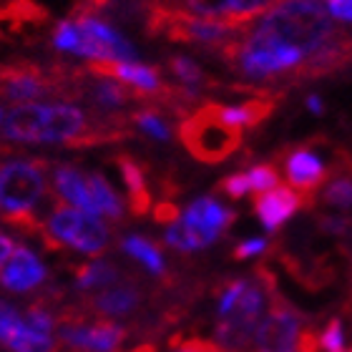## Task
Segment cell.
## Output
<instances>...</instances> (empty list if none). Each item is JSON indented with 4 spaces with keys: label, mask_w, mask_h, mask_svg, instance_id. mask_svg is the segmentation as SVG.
I'll use <instances>...</instances> for the list:
<instances>
[{
    "label": "cell",
    "mask_w": 352,
    "mask_h": 352,
    "mask_svg": "<svg viewBox=\"0 0 352 352\" xmlns=\"http://www.w3.org/2000/svg\"><path fill=\"white\" fill-rule=\"evenodd\" d=\"M118 169H121V176L126 182V189H129V197H131V209L133 214H144L148 209H154V199H151V191L146 186V176L141 171V166L129 156H118Z\"/></svg>",
    "instance_id": "obj_18"
},
{
    "label": "cell",
    "mask_w": 352,
    "mask_h": 352,
    "mask_svg": "<svg viewBox=\"0 0 352 352\" xmlns=\"http://www.w3.org/2000/svg\"><path fill=\"white\" fill-rule=\"evenodd\" d=\"M139 305V289L133 285H111L96 297V307L103 315H129Z\"/></svg>",
    "instance_id": "obj_19"
},
{
    "label": "cell",
    "mask_w": 352,
    "mask_h": 352,
    "mask_svg": "<svg viewBox=\"0 0 352 352\" xmlns=\"http://www.w3.org/2000/svg\"><path fill=\"white\" fill-rule=\"evenodd\" d=\"M219 191H224V194H227L229 199H242V197H247V194L252 191L250 176H247V171H244V174H232V176H227V179H221Z\"/></svg>",
    "instance_id": "obj_29"
},
{
    "label": "cell",
    "mask_w": 352,
    "mask_h": 352,
    "mask_svg": "<svg viewBox=\"0 0 352 352\" xmlns=\"http://www.w3.org/2000/svg\"><path fill=\"white\" fill-rule=\"evenodd\" d=\"M247 176H250V186H252V191H257V197L264 194V191H272L279 186V174L274 166H270V164H257V166H252V169L247 171Z\"/></svg>",
    "instance_id": "obj_26"
},
{
    "label": "cell",
    "mask_w": 352,
    "mask_h": 352,
    "mask_svg": "<svg viewBox=\"0 0 352 352\" xmlns=\"http://www.w3.org/2000/svg\"><path fill=\"white\" fill-rule=\"evenodd\" d=\"M151 25L154 30L169 36L171 41H184V43L209 45V48H227L242 30L224 25L217 21H204V18H194L189 13H179L171 8H156L151 15Z\"/></svg>",
    "instance_id": "obj_7"
},
{
    "label": "cell",
    "mask_w": 352,
    "mask_h": 352,
    "mask_svg": "<svg viewBox=\"0 0 352 352\" xmlns=\"http://www.w3.org/2000/svg\"><path fill=\"white\" fill-rule=\"evenodd\" d=\"M320 199H322L327 206H335V209H350L352 206V176L338 174L332 182L324 184Z\"/></svg>",
    "instance_id": "obj_23"
},
{
    "label": "cell",
    "mask_w": 352,
    "mask_h": 352,
    "mask_svg": "<svg viewBox=\"0 0 352 352\" xmlns=\"http://www.w3.org/2000/svg\"><path fill=\"white\" fill-rule=\"evenodd\" d=\"M179 221L191 234V239H194L199 250H204V247H209V244L219 239L221 232L234 221V214L229 212L227 206H221L217 199L201 197L182 214Z\"/></svg>",
    "instance_id": "obj_11"
},
{
    "label": "cell",
    "mask_w": 352,
    "mask_h": 352,
    "mask_svg": "<svg viewBox=\"0 0 352 352\" xmlns=\"http://www.w3.org/2000/svg\"><path fill=\"white\" fill-rule=\"evenodd\" d=\"M305 204H307V201H305L302 194H297L292 186H282V184H279L277 189L264 191V194H259V197L254 199V212H257L264 229L277 232V229L282 227L287 219H292Z\"/></svg>",
    "instance_id": "obj_14"
},
{
    "label": "cell",
    "mask_w": 352,
    "mask_h": 352,
    "mask_svg": "<svg viewBox=\"0 0 352 352\" xmlns=\"http://www.w3.org/2000/svg\"><path fill=\"white\" fill-rule=\"evenodd\" d=\"M94 101L98 103V106H103V109H118V106H124V103L129 101V94L121 88V83L103 78V81H98L94 88Z\"/></svg>",
    "instance_id": "obj_24"
},
{
    "label": "cell",
    "mask_w": 352,
    "mask_h": 352,
    "mask_svg": "<svg viewBox=\"0 0 352 352\" xmlns=\"http://www.w3.org/2000/svg\"><path fill=\"white\" fill-rule=\"evenodd\" d=\"M302 3H312V6H320L322 0H302ZM327 3H330V0H327Z\"/></svg>",
    "instance_id": "obj_36"
},
{
    "label": "cell",
    "mask_w": 352,
    "mask_h": 352,
    "mask_svg": "<svg viewBox=\"0 0 352 352\" xmlns=\"http://www.w3.org/2000/svg\"><path fill=\"white\" fill-rule=\"evenodd\" d=\"M53 186L74 209H81L94 217L118 219L124 214V204L113 186L101 174H86L74 166H58L53 171Z\"/></svg>",
    "instance_id": "obj_4"
},
{
    "label": "cell",
    "mask_w": 352,
    "mask_h": 352,
    "mask_svg": "<svg viewBox=\"0 0 352 352\" xmlns=\"http://www.w3.org/2000/svg\"><path fill=\"white\" fill-rule=\"evenodd\" d=\"M136 124H139L141 131L151 133L154 139H159V141H169L171 131H169V126L164 124V118H162V116H156V113H148V111H144V113H136Z\"/></svg>",
    "instance_id": "obj_28"
},
{
    "label": "cell",
    "mask_w": 352,
    "mask_h": 352,
    "mask_svg": "<svg viewBox=\"0 0 352 352\" xmlns=\"http://www.w3.org/2000/svg\"><path fill=\"white\" fill-rule=\"evenodd\" d=\"M340 352H352V345H350V347H345V350H340Z\"/></svg>",
    "instance_id": "obj_37"
},
{
    "label": "cell",
    "mask_w": 352,
    "mask_h": 352,
    "mask_svg": "<svg viewBox=\"0 0 352 352\" xmlns=\"http://www.w3.org/2000/svg\"><path fill=\"white\" fill-rule=\"evenodd\" d=\"M116 270L111 267L109 262H94V264H86L78 270L76 274V282L81 289H101V287H111L116 285Z\"/></svg>",
    "instance_id": "obj_22"
},
{
    "label": "cell",
    "mask_w": 352,
    "mask_h": 352,
    "mask_svg": "<svg viewBox=\"0 0 352 352\" xmlns=\"http://www.w3.org/2000/svg\"><path fill=\"white\" fill-rule=\"evenodd\" d=\"M15 250H18V247L13 244V239H10V236H6V234H0V267H3V264H8V259L13 257Z\"/></svg>",
    "instance_id": "obj_34"
},
{
    "label": "cell",
    "mask_w": 352,
    "mask_h": 352,
    "mask_svg": "<svg viewBox=\"0 0 352 352\" xmlns=\"http://www.w3.org/2000/svg\"><path fill=\"white\" fill-rule=\"evenodd\" d=\"M307 109L312 113H322V101H320V96H307Z\"/></svg>",
    "instance_id": "obj_35"
},
{
    "label": "cell",
    "mask_w": 352,
    "mask_h": 352,
    "mask_svg": "<svg viewBox=\"0 0 352 352\" xmlns=\"http://www.w3.org/2000/svg\"><path fill=\"white\" fill-rule=\"evenodd\" d=\"M171 71H174V76L184 83V86H189L191 94H197V88L204 83V74H201V68L189 58H182V56L171 58Z\"/></svg>",
    "instance_id": "obj_25"
},
{
    "label": "cell",
    "mask_w": 352,
    "mask_h": 352,
    "mask_svg": "<svg viewBox=\"0 0 352 352\" xmlns=\"http://www.w3.org/2000/svg\"><path fill=\"white\" fill-rule=\"evenodd\" d=\"M88 131V118L71 103H18L3 118V133L23 144H76Z\"/></svg>",
    "instance_id": "obj_2"
},
{
    "label": "cell",
    "mask_w": 352,
    "mask_h": 352,
    "mask_svg": "<svg viewBox=\"0 0 352 352\" xmlns=\"http://www.w3.org/2000/svg\"><path fill=\"white\" fill-rule=\"evenodd\" d=\"M91 68H94V74L98 76V78H116L118 83L133 86L144 96L169 94V91L162 86L159 71H154V68H148V66H141V63H94Z\"/></svg>",
    "instance_id": "obj_16"
},
{
    "label": "cell",
    "mask_w": 352,
    "mask_h": 352,
    "mask_svg": "<svg viewBox=\"0 0 352 352\" xmlns=\"http://www.w3.org/2000/svg\"><path fill=\"white\" fill-rule=\"evenodd\" d=\"M285 174L287 182L297 194L305 197L307 206H312V199H315V191L322 189V184L327 182V166L320 159V154H315L312 148L302 146L292 148L289 154L285 156Z\"/></svg>",
    "instance_id": "obj_12"
},
{
    "label": "cell",
    "mask_w": 352,
    "mask_h": 352,
    "mask_svg": "<svg viewBox=\"0 0 352 352\" xmlns=\"http://www.w3.org/2000/svg\"><path fill=\"white\" fill-rule=\"evenodd\" d=\"M154 219L162 221V224H174L176 219H179V209H176L174 201H162V204L154 206Z\"/></svg>",
    "instance_id": "obj_31"
},
{
    "label": "cell",
    "mask_w": 352,
    "mask_h": 352,
    "mask_svg": "<svg viewBox=\"0 0 352 352\" xmlns=\"http://www.w3.org/2000/svg\"><path fill=\"white\" fill-rule=\"evenodd\" d=\"M302 332H305V317L274 289L270 312L259 327L254 345L259 347V352H297Z\"/></svg>",
    "instance_id": "obj_9"
},
{
    "label": "cell",
    "mask_w": 352,
    "mask_h": 352,
    "mask_svg": "<svg viewBox=\"0 0 352 352\" xmlns=\"http://www.w3.org/2000/svg\"><path fill=\"white\" fill-rule=\"evenodd\" d=\"M327 13L332 15V21H352V0H330Z\"/></svg>",
    "instance_id": "obj_32"
},
{
    "label": "cell",
    "mask_w": 352,
    "mask_h": 352,
    "mask_svg": "<svg viewBox=\"0 0 352 352\" xmlns=\"http://www.w3.org/2000/svg\"><path fill=\"white\" fill-rule=\"evenodd\" d=\"M43 279H45L43 262H41L30 250L18 247V250L13 252V257L8 259L0 282H3L8 289H13V292H28V289H36L38 285H43Z\"/></svg>",
    "instance_id": "obj_17"
},
{
    "label": "cell",
    "mask_w": 352,
    "mask_h": 352,
    "mask_svg": "<svg viewBox=\"0 0 352 352\" xmlns=\"http://www.w3.org/2000/svg\"><path fill=\"white\" fill-rule=\"evenodd\" d=\"M25 317L18 315V309L13 305L0 300V342L8 345L10 350H15V345L23 340L25 335Z\"/></svg>",
    "instance_id": "obj_20"
},
{
    "label": "cell",
    "mask_w": 352,
    "mask_h": 352,
    "mask_svg": "<svg viewBox=\"0 0 352 352\" xmlns=\"http://www.w3.org/2000/svg\"><path fill=\"white\" fill-rule=\"evenodd\" d=\"M53 43L60 51L76 53L91 63H136V48L96 15L63 21L56 28Z\"/></svg>",
    "instance_id": "obj_3"
},
{
    "label": "cell",
    "mask_w": 352,
    "mask_h": 352,
    "mask_svg": "<svg viewBox=\"0 0 352 352\" xmlns=\"http://www.w3.org/2000/svg\"><path fill=\"white\" fill-rule=\"evenodd\" d=\"M174 352H221V350H217V345L206 342V340H182Z\"/></svg>",
    "instance_id": "obj_33"
},
{
    "label": "cell",
    "mask_w": 352,
    "mask_h": 352,
    "mask_svg": "<svg viewBox=\"0 0 352 352\" xmlns=\"http://www.w3.org/2000/svg\"><path fill=\"white\" fill-rule=\"evenodd\" d=\"M45 191L43 166L36 162H8L0 169V206L8 217L28 214Z\"/></svg>",
    "instance_id": "obj_8"
},
{
    "label": "cell",
    "mask_w": 352,
    "mask_h": 352,
    "mask_svg": "<svg viewBox=\"0 0 352 352\" xmlns=\"http://www.w3.org/2000/svg\"><path fill=\"white\" fill-rule=\"evenodd\" d=\"M264 250H267V239H259V236H254V239H247V242L236 244L234 257L236 259H250V257H257V254H262Z\"/></svg>",
    "instance_id": "obj_30"
},
{
    "label": "cell",
    "mask_w": 352,
    "mask_h": 352,
    "mask_svg": "<svg viewBox=\"0 0 352 352\" xmlns=\"http://www.w3.org/2000/svg\"><path fill=\"white\" fill-rule=\"evenodd\" d=\"M179 136H182L184 146L206 164L224 162L242 144V131H236L224 121H219L214 103L199 109L194 116L186 118L179 126Z\"/></svg>",
    "instance_id": "obj_5"
},
{
    "label": "cell",
    "mask_w": 352,
    "mask_h": 352,
    "mask_svg": "<svg viewBox=\"0 0 352 352\" xmlns=\"http://www.w3.org/2000/svg\"><path fill=\"white\" fill-rule=\"evenodd\" d=\"M56 86H58V81L41 74L38 68H8V71H0V91H3V96L13 98V101L28 103L33 98L51 94Z\"/></svg>",
    "instance_id": "obj_15"
},
{
    "label": "cell",
    "mask_w": 352,
    "mask_h": 352,
    "mask_svg": "<svg viewBox=\"0 0 352 352\" xmlns=\"http://www.w3.org/2000/svg\"><path fill=\"white\" fill-rule=\"evenodd\" d=\"M60 340L71 350L78 352H116L126 340V330L116 322H94V324H63Z\"/></svg>",
    "instance_id": "obj_13"
},
{
    "label": "cell",
    "mask_w": 352,
    "mask_h": 352,
    "mask_svg": "<svg viewBox=\"0 0 352 352\" xmlns=\"http://www.w3.org/2000/svg\"><path fill=\"white\" fill-rule=\"evenodd\" d=\"M0 118H3V113H0Z\"/></svg>",
    "instance_id": "obj_38"
},
{
    "label": "cell",
    "mask_w": 352,
    "mask_h": 352,
    "mask_svg": "<svg viewBox=\"0 0 352 352\" xmlns=\"http://www.w3.org/2000/svg\"><path fill=\"white\" fill-rule=\"evenodd\" d=\"M274 289L277 282L267 267H259L257 279H234L221 289L217 340L224 350H244L257 342Z\"/></svg>",
    "instance_id": "obj_1"
},
{
    "label": "cell",
    "mask_w": 352,
    "mask_h": 352,
    "mask_svg": "<svg viewBox=\"0 0 352 352\" xmlns=\"http://www.w3.org/2000/svg\"><path fill=\"white\" fill-rule=\"evenodd\" d=\"M45 234H48V242L56 247L66 244L83 254H98L109 244L106 224L94 214H86L74 206H58L45 221Z\"/></svg>",
    "instance_id": "obj_6"
},
{
    "label": "cell",
    "mask_w": 352,
    "mask_h": 352,
    "mask_svg": "<svg viewBox=\"0 0 352 352\" xmlns=\"http://www.w3.org/2000/svg\"><path fill=\"white\" fill-rule=\"evenodd\" d=\"M277 3L279 0H176L171 10L189 13L194 18H204V21L224 23V25L242 30V25L272 10Z\"/></svg>",
    "instance_id": "obj_10"
},
{
    "label": "cell",
    "mask_w": 352,
    "mask_h": 352,
    "mask_svg": "<svg viewBox=\"0 0 352 352\" xmlns=\"http://www.w3.org/2000/svg\"><path fill=\"white\" fill-rule=\"evenodd\" d=\"M124 250H126V254H131L133 259H139L148 272H154V274L164 272L162 252L156 250V244H151L148 239H144V236H126Z\"/></svg>",
    "instance_id": "obj_21"
},
{
    "label": "cell",
    "mask_w": 352,
    "mask_h": 352,
    "mask_svg": "<svg viewBox=\"0 0 352 352\" xmlns=\"http://www.w3.org/2000/svg\"><path fill=\"white\" fill-rule=\"evenodd\" d=\"M320 345L322 352H340L345 350V327H342V320L340 317H332L330 322L324 324V330L320 332Z\"/></svg>",
    "instance_id": "obj_27"
}]
</instances>
